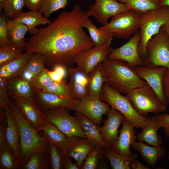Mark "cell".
<instances>
[{
  "label": "cell",
  "mask_w": 169,
  "mask_h": 169,
  "mask_svg": "<svg viewBox=\"0 0 169 169\" xmlns=\"http://www.w3.org/2000/svg\"><path fill=\"white\" fill-rule=\"evenodd\" d=\"M83 26L88 30L93 46L96 47L110 46L114 36L112 33L97 28L89 17L85 19Z\"/></svg>",
  "instance_id": "cell-30"
},
{
  "label": "cell",
  "mask_w": 169,
  "mask_h": 169,
  "mask_svg": "<svg viewBox=\"0 0 169 169\" xmlns=\"http://www.w3.org/2000/svg\"><path fill=\"white\" fill-rule=\"evenodd\" d=\"M7 104L13 113L18 125L20 134V160L23 165L34 153L40 151H48V141L25 119L13 100L11 101L9 99Z\"/></svg>",
  "instance_id": "cell-3"
},
{
  "label": "cell",
  "mask_w": 169,
  "mask_h": 169,
  "mask_svg": "<svg viewBox=\"0 0 169 169\" xmlns=\"http://www.w3.org/2000/svg\"><path fill=\"white\" fill-rule=\"evenodd\" d=\"M156 116L165 134L169 137V114L162 113Z\"/></svg>",
  "instance_id": "cell-46"
},
{
  "label": "cell",
  "mask_w": 169,
  "mask_h": 169,
  "mask_svg": "<svg viewBox=\"0 0 169 169\" xmlns=\"http://www.w3.org/2000/svg\"><path fill=\"white\" fill-rule=\"evenodd\" d=\"M116 141L111 146L114 151L120 155L128 156L132 154L130 147L136 139L134 126L125 118Z\"/></svg>",
  "instance_id": "cell-19"
},
{
  "label": "cell",
  "mask_w": 169,
  "mask_h": 169,
  "mask_svg": "<svg viewBox=\"0 0 169 169\" xmlns=\"http://www.w3.org/2000/svg\"><path fill=\"white\" fill-rule=\"evenodd\" d=\"M25 6L24 0H0V9L11 19H15L23 12Z\"/></svg>",
  "instance_id": "cell-35"
},
{
  "label": "cell",
  "mask_w": 169,
  "mask_h": 169,
  "mask_svg": "<svg viewBox=\"0 0 169 169\" xmlns=\"http://www.w3.org/2000/svg\"><path fill=\"white\" fill-rule=\"evenodd\" d=\"M140 40V32L137 31L122 46L116 48L110 47L107 58L125 61L134 68L144 66V61L140 57L138 51Z\"/></svg>",
  "instance_id": "cell-10"
},
{
  "label": "cell",
  "mask_w": 169,
  "mask_h": 169,
  "mask_svg": "<svg viewBox=\"0 0 169 169\" xmlns=\"http://www.w3.org/2000/svg\"><path fill=\"white\" fill-rule=\"evenodd\" d=\"M117 1H120L121 3H123L125 0H115Z\"/></svg>",
  "instance_id": "cell-54"
},
{
  "label": "cell",
  "mask_w": 169,
  "mask_h": 169,
  "mask_svg": "<svg viewBox=\"0 0 169 169\" xmlns=\"http://www.w3.org/2000/svg\"><path fill=\"white\" fill-rule=\"evenodd\" d=\"M68 0H42L40 10L46 19L54 12L64 8L68 4Z\"/></svg>",
  "instance_id": "cell-40"
},
{
  "label": "cell",
  "mask_w": 169,
  "mask_h": 169,
  "mask_svg": "<svg viewBox=\"0 0 169 169\" xmlns=\"http://www.w3.org/2000/svg\"><path fill=\"white\" fill-rule=\"evenodd\" d=\"M102 153L109 161L113 169H130L131 161L138 156L137 154L133 153L130 156H124L116 153L111 147L102 149Z\"/></svg>",
  "instance_id": "cell-33"
},
{
  "label": "cell",
  "mask_w": 169,
  "mask_h": 169,
  "mask_svg": "<svg viewBox=\"0 0 169 169\" xmlns=\"http://www.w3.org/2000/svg\"><path fill=\"white\" fill-rule=\"evenodd\" d=\"M40 131L43 132V136L47 141L55 145L64 157L67 156V136L66 135L46 120L39 129V131Z\"/></svg>",
  "instance_id": "cell-25"
},
{
  "label": "cell",
  "mask_w": 169,
  "mask_h": 169,
  "mask_svg": "<svg viewBox=\"0 0 169 169\" xmlns=\"http://www.w3.org/2000/svg\"><path fill=\"white\" fill-rule=\"evenodd\" d=\"M48 74L53 81L60 82L63 80L64 78L57 71L53 69L52 70H48Z\"/></svg>",
  "instance_id": "cell-50"
},
{
  "label": "cell",
  "mask_w": 169,
  "mask_h": 169,
  "mask_svg": "<svg viewBox=\"0 0 169 169\" xmlns=\"http://www.w3.org/2000/svg\"><path fill=\"white\" fill-rule=\"evenodd\" d=\"M111 108L108 104L100 99L88 96L79 100L74 110L87 117L100 127L103 115L107 114Z\"/></svg>",
  "instance_id": "cell-15"
},
{
  "label": "cell",
  "mask_w": 169,
  "mask_h": 169,
  "mask_svg": "<svg viewBox=\"0 0 169 169\" xmlns=\"http://www.w3.org/2000/svg\"><path fill=\"white\" fill-rule=\"evenodd\" d=\"M130 169H150L148 166H146L140 162L136 158L133 159L130 165Z\"/></svg>",
  "instance_id": "cell-51"
},
{
  "label": "cell",
  "mask_w": 169,
  "mask_h": 169,
  "mask_svg": "<svg viewBox=\"0 0 169 169\" xmlns=\"http://www.w3.org/2000/svg\"><path fill=\"white\" fill-rule=\"evenodd\" d=\"M69 110L60 107L45 110V120L55 125L67 137L77 136L85 137L79 120L70 115Z\"/></svg>",
  "instance_id": "cell-9"
},
{
  "label": "cell",
  "mask_w": 169,
  "mask_h": 169,
  "mask_svg": "<svg viewBox=\"0 0 169 169\" xmlns=\"http://www.w3.org/2000/svg\"><path fill=\"white\" fill-rule=\"evenodd\" d=\"M25 6L31 11H39L42 0H24Z\"/></svg>",
  "instance_id": "cell-48"
},
{
  "label": "cell",
  "mask_w": 169,
  "mask_h": 169,
  "mask_svg": "<svg viewBox=\"0 0 169 169\" xmlns=\"http://www.w3.org/2000/svg\"><path fill=\"white\" fill-rule=\"evenodd\" d=\"M121 93L105 82L100 99L120 112L135 127L143 129L149 123L151 117H145L138 114L127 96Z\"/></svg>",
  "instance_id": "cell-4"
},
{
  "label": "cell",
  "mask_w": 169,
  "mask_h": 169,
  "mask_svg": "<svg viewBox=\"0 0 169 169\" xmlns=\"http://www.w3.org/2000/svg\"><path fill=\"white\" fill-rule=\"evenodd\" d=\"M161 127L156 116L151 117L149 123L140 132L136 134V139L138 141L145 142L149 145L161 146L163 143L162 139L157 132Z\"/></svg>",
  "instance_id": "cell-27"
},
{
  "label": "cell",
  "mask_w": 169,
  "mask_h": 169,
  "mask_svg": "<svg viewBox=\"0 0 169 169\" xmlns=\"http://www.w3.org/2000/svg\"><path fill=\"white\" fill-rule=\"evenodd\" d=\"M71 157L67 156L64 157L62 163V169H79L80 167L77 163H73Z\"/></svg>",
  "instance_id": "cell-49"
},
{
  "label": "cell",
  "mask_w": 169,
  "mask_h": 169,
  "mask_svg": "<svg viewBox=\"0 0 169 169\" xmlns=\"http://www.w3.org/2000/svg\"><path fill=\"white\" fill-rule=\"evenodd\" d=\"M45 58L42 55L38 53H33L20 76L31 82L45 68Z\"/></svg>",
  "instance_id": "cell-34"
},
{
  "label": "cell",
  "mask_w": 169,
  "mask_h": 169,
  "mask_svg": "<svg viewBox=\"0 0 169 169\" xmlns=\"http://www.w3.org/2000/svg\"><path fill=\"white\" fill-rule=\"evenodd\" d=\"M160 7L164 6L169 7V0H159Z\"/></svg>",
  "instance_id": "cell-52"
},
{
  "label": "cell",
  "mask_w": 169,
  "mask_h": 169,
  "mask_svg": "<svg viewBox=\"0 0 169 169\" xmlns=\"http://www.w3.org/2000/svg\"><path fill=\"white\" fill-rule=\"evenodd\" d=\"M123 3L130 9L140 13L156 10L160 8L159 0H125Z\"/></svg>",
  "instance_id": "cell-36"
},
{
  "label": "cell",
  "mask_w": 169,
  "mask_h": 169,
  "mask_svg": "<svg viewBox=\"0 0 169 169\" xmlns=\"http://www.w3.org/2000/svg\"><path fill=\"white\" fill-rule=\"evenodd\" d=\"M107 115V118L100 127V131L104 140L111 146L117 139L118 128L125 118L119 111L111 108Z\"/></svg>",
  "instance_id": "cell-20"
},
{
  "label": "cell",
  "mask_w": 169,
  "mask_h": 169,
  "mask_svg": "<svg viewBox=\"0 0 169 169\" xmlns=\"http://www.w3.org/2000/svg\"><path fill=\"white\" fill-rule=\"evenodd\" d=\"M42 14L40 11L23 12L14 19L26 25L28 27V31L30 33L33 34L38 29L36 28L37 26L49 24L51 22L48 19L45 18Z\"/></svg>",
  "instance_id": "cell-32"
},
{
  "label": "cell",
  "mask_w": 169,
  "mask_h": 169,
  "mask_svg": "<svg viewBox=\"0 0 169 169\" xmlns=\"http://www.w3.org/2000/svg\"><path fill=\"white\" fill-rule=\"evenodd\" d=\"M137 74L146 81L156 94L160 101L167 106L168 103L163 91L162 80L166 68L161 66L148 67L145 66L134 68Z\"/></svg>",
  "instance_id": "cell-14"
},
{
  "label": "cell",
  "mask_w": 169,
  "mask_h": 169,
  "mask_svg": "<svg viewBox=\"0 0 169 169\" xmlns=\"http://www.w3.org/2000/svg\"><path fill=\"white\" fill-rule=\"evenodd\" d=\"M74 114L79 120L85 137L96 147L102 149L111 147L102 138L100 132V127L80 113L75 111Z\"/></svg>",
  "instance_id": "cell-23"
},
{
  "label": "cell",
  "mask_w": 169,
  "mask_h": 169,
  "mask_svg": "<svg viewBox=\"0 0 169 169\" xmlns=\"http://www.w3.org/2000/svg\"><path fill=\"white\" fill-rule=\"evenodd\" d=\"M7 87L10 97L16 95L34 99V91L31 82L21 76L7 80Z\"/></svg>",
  "instance_id": "cell-29"
},
{
  "label": "cell",
  "mask_w": 169,
  "mask_h": 169,
  "mask_svg": "<svg viewBox=\"0 0 169 169\" xmlns=\"http://www.w3.org/2000/svg\"><path fill=\"white\" fill-rule=\"evenodd\" d=\"M47 151L49 165L51 169H62L64 156L53 144L48 142Z\"/></svg>",
  "instance_id": "cell-39"
},
{
  "label": "cell",
  "mask_w": 169,
  "mask_h": 169,
  "mask_svg": "<svg viewBox=\"0 0 169 169\" xmlns=\"http://www.w3.org/2000/svg\"><path fill=\"white\" fill-rule=\"evenodd\" d=\"M169 20V7L164 6L157 10L141 13L140 40L138 51L144 61L147 55L146 45L148 41L158 33Z\"/></svg>",
  "instance_id": "cell-5"
},
{
  "label": "cell",
  "mask_w": 169,
  "mask_h": 169,
  "mask_svg": "<svg viewBox=\"0 0 169 169\" xmlns=\"http://www.w3.org/2000/svg\"><path fill=\"white\" fill-rule=\"evenodd\" d=\"M106 82L113 88L127 95L132 90L147 84L126 62L107 58L101 63Z\"/></svg>",
  "instance_id": "cell-2"
},
{
  "label": "cell",
  "mask_w": 169,
  "mask_h": 169,
  "mask_svg": "<svg viewBox=\"0 0 169 169\" xmlns=\"http://www.w3.org/2000/svg\"><path fill=\"white\" fill-rule=\"evenodd\" d=\"M49 168L48 153L46 151H40L34 153L22 166L23 169Z\"/></svg>",
  "instance_id": "cell-37"
},
{
  "label": "cell",
  "mask_w": 169,
  "mask_h": 169,
  "mask_svg": "<svg viewBox=\"0 0 169 169\" xmlns=\"http://www.w3.org/2000/svg\"><path fill=\"white\" fill-rule=\"evenodd\" d=\"M88 17L87 11L75 4L72 10L61 13L47 27L38 29L26 39L24 50L40 54L45 64L52 68L57 65L67 69L73 67L75 56L93 46L83 29Z\"/></svg>",
  "instance_id": "cell-1"
},
{
  "label": "cell",
  "mask_w": 169,
  "mask_h": 169,
  "mask_svg": "<svg viewBox=\"0 0 169 169\" xmlns=\"http://www.w3.org/2000/svg\"><path fill=\"white\" fill-rule=\"evenodd\" d=\"M162 27L169 38V20L162 26Z\"/></svg>",
  "instance_id": "cell-53"
},
{
  "label": "cell",
  "mask_w": 169,
  "mask_h": 169,
  "mask_svg": "<svg viewBox=\"0 0 169 169\" xmlns=\"http://www.w3.org/2000/svg\"><path fill=\"white\" fill-rule=\"evenodd\" d=\"M34 100L43 112L57 108L74 110L80 99L62 97L55 95L38 91H34Z\"/></svg>",
  "instance_id": "cell-16"
},
{
  "label": "cell",
  "mask_w": 169,
  "mask_h": 169,
  "mask_svg": "<svg viewBox=\"0 0 169 169\" xmlns=\"http://www.w3.org/2000/svg\"><path fill=\"white\" fill-rule=\"evenodd\" d=\"M126 95L136 111L142 116L149 113L160 114L167 108L147 83L132 90Z\"/></svg>",
  "instance_id": "cell-6"
},
{
  "label": "cell",
  "mask_w": 169,
  "mask_h": 169,
  "mask_svg": "<svg viewBox=\"0 0 169 169\" xmlns=\"http://www.w3.org/2000/svg\"><path fill=\"white\" fill-rule=\"evenodd\" d=\"M167 158L169 159V151L168 153V156H167Z\"/></svg>",
  "instance_id": "cell-55"
},
{
  "label": "cell",
  "mask_w": 169,
  "mask_h": 169,
  "mask_svg": "<svg viewBox=\"0 0 169 169\" xmlns=\"http://www.w3.org/2000/svg\"><path fill=\"white\" fill-rule=\"evenodd\" d=\"M131 147L138 151L146 162L150 166H154L157 161L166 156V151L163 147L146 145L144 142L136 141Z\"/></svg>",
  "instance_id": "cell-26"
},
{
  "label": "cell",
  "mask_w": 169,
  "mask_h": 169,
  "mask_svg": "<svg viewBox=\"0 0 169 169\" xmlns=\"http://www.w3.org/2000/svg\"><path fill=\"white\" fill-rule=\"evenodd\" d=\"M23 50L10 45L0 48V66L21 55Z\"/></svg>",
  "instance_id": "cell-43"
},
{
  "label": "cell",
  "mask_w": 169,
  "mask_h": 169,
  "mask_svg": "<svg viewBox=\"0 0 169 169\" xmlns=\"http://www.w3.org/2000/svg\"><path fill=\"white\" fill-rule=\"evenodd\" d=\"M40 91L52 93L62 97L73 98L69 87L64 80L60 82L53 81Z\"/></svg>",
  "instance_id": "cell-38"
},
{
  "label": "cell",
  "mask_w": 169,
  "mask_h": 169,
  "mask_svg": "<svg viewBox=\"0 0 169 169\" xmlns=\"http://www.w3.org/2000/svg\"><path fill=\"white\" fill-rule=\"evenodd\" d=\"M141 13L130 9L111 17L110 22L100 29L119 38L130 39L140 28Z\"/></svg>",
  "instance_id": "cell-7"
},
{
  "label": "cell",
  "mask_w": 169,
  "mask_h": 169,
  "mask_svg": "<svg viewBox=\"0 0 169 169\" xmlns=\"http://www.w3.org/2000/svg\"><path fill=\"white\" fill-rule=\"evenodd\" d=\"M109 46L91 47L78 53L74 58L77 67L86 75L99 64L107 58L109 53Z\"/></svg>",
  "instance_id": "cell-12"
},
{
  "label": "cell",
  "mask_w": 169,
  "mask_h": 169,
  "mask_svg": "<svg viewBox=\"0 0 169 169\" xmlns=\"http://www.w3.org/2000/svg\"><path fill=\"white\" fill-rule=\"evenodd\" d=\"M8 18L4 13L0 16V48L10 45L8 37Z\"/></svg>",
  "instance_id": "cell-44"
},
{
  "label": "cell",
  "mask_w": 169,
  "mask_h": 169,
  "mask_svg": "<svg viewBox=\"0 0 169 169\" xmlns=\"http://www.w3.org/2000/svg\"><path fill=\"white\" fill-rule=\"evenodd\" d=\"M7 119L0 124V169H22L20 159L16 157L7 142L5 136Z\"/></svg>",
  "instance_id": "cell-18"
},
{
  "label": "cell",
  "mask_w": 169,
  "mask_h": 169,
  "mask_svg": "<svg viewBox=\"0 0 169 169\" xmlns=\"http://www.w3.org/2000/svg\"><path fill=\"white\" fill-rule=\"evenodd\" d=\"M33 53L26 51L0 66V77L6 80L19 76Z\"/></svg>",
  "instance_id": "cell-24"
},
{
  "label": "cell",
  "mask_w": 169,
  "mask_h": 169,
  "mask_svg": "<svg viewBox=\"0 0 169 169\" xmlns=\"http://www.w3.org/2000/svg\"><path fill=\"white\" fill-rule=\"evenodd\" d=\"M48 70L45 68L31 81L34 91H41L53 81L48 74Z\"/></svg>",
  "instance_id": "cell-41"
},
{
  "label": "cell",
  "mask_w": 169,
  "mask_h": 169,
  "mask_svg": "<svg viewBox=\"0 0 169 169\" xmlns=\"http://www.w3.org/2000/svg\"><path fill=\"white\" fill-rule=\"evenodd\" d=\"M95 1V3L91 5L87 11V14L89 17L93 16L102 26L108 23V20L110 18L130 10L125 4L115 0Z\"/></svg>",
  "instance_id": "cell-13"
},
{
  "label": "cell",
  "mask_w": 169,
  "mask_h": 169,
  "mask_svg": "<svg viewBox=\"0 0 169 169\" xmlns=\"http://www.w3.org/2000/svg\"><path fill=\"white\" fill-rule=\"evenodd\" d=\"M8 28L10 45L17 49L24 50L26 40L25 36L28 31V27L17 20L8 19Z\"/></svg>",
  "instance_id": "cell-28"
},
{
  "label": "cell",
  "mask_w": 169,
  "mask_h": 169,
  "mask_svg": "<svg viewBox=\"0 0 169 169\" xmlns=\"http://www.w3.org/2000/svg\"><path fill=\"white\" fill-rule=\"evenodd\" d=\"M7 80L0 77V109L3 110L9 99L7 94Z\"/></svg>",
  "instance_id": "cell-45"
},
{
  "label": "cell",
  "mask_w": 169,
  "mask_h": 169,
  "mask_svg": "<svg viewBox=\"0 0 169 169\" xmlns=\"http://www.w3.org/2000/svg\"><path fill=\"white\" fill-rule=\"evenodd\" d=\"M89 92L88 97L100 99L105 78L101 63L97 65L88 75Z\"/></svg>",
  "instance_id": "cell-31"
},
{
  "label": "cell",
  "mask_w": 169,
  "mask_h": 169,
  "mask_svg": "<svg viewBox=\"0 0 169 169\" xmlns=\"http://www.w3.org/2000/svg\"><path fill=\"white\" fill-rule=\"evenodd\" d=\"M146 49L144 66H161L169 69V38L162 27L148 41Z\"/></svg>",
  "instance_id": "cell-8"
},
{
  "label": "cell",
  "mask_w": 169,
  "mask_h": 169,
  "mask_svg": "<svg viewBox=\"0 0 169 169\" xmlns=\"http://www.w3.org/2000/svg\"><path fill=\"white\" fill-rule=\"evenodd\" d=\"M10 97L25 119L39 131L46 120L44 113L39 109L34 99L16 95Z\"/></svg>",
  "instance_id": "cell-11"
},
{
  "label": "cell",
  "mask_w": 169,
  "mask_h": 169,
  "mask_svg": "<svg viewBox=\"0 0 169 169\" xmlns=\"http://www.w3.org/2000/svg\"><path fill=\"white\" fill-rule=\"evenodd\" d=\"M4 110L7 120L5 129L6 139L14 155L20 159V134L18 123L13 113L7 103L5 105Z\"/></svg>",
  "instance_id": "cell-21"
},
{
  "label": "cell",
  "mask_w": 169,
  "mask_h": 169,
  "mask_svg": "<svg viewBox=\"0 0 169 169\" xmlns=\"http://www.w3.org/2000/svg\"><path fill=\"white\" fill-rule=\"evenodd\" d=\"M102 149L95 147L86 157L80 166V169H97L100 155H103Z\"/></svg>",
  "instance_id": "cell-42"
},
{
  "label": "cell",
  "mask_w": 169,
  "mask_h": 169,
  "mask_svg": "<svg viewBox=\"0 0 169 169\" xmlns=\"http://www.w3.org/2000/svg\"><path fill=\"white\" fill-rule=\"evenodd\" d=\"M70 76L68 84L73 98L81 99L88 96V75L81 71L77 67L67 69Z\"/></svg>",
  "instance_id": "cell-22"
},
{
  "label": "cell",
  "mask_w": 169,
  "mask_h": 169,
  "mask_svg": "<svg viewBox=\"0 0 169 169\" xmlns=\"http://www.w3.org/2000/svg\"><path fill=\"white\" fill-rule=\"evenodd\" d=\"M162 85L163 93L169 104V69H166L164 74Z\"/></svg>",
  "instance_id": "cell-47"
},
{
  "label": "cell",
  "mask_w": 169,
  "mask_h": 169,
  "mask_svg": "<svg viewBox=\"0 0 169 169\" xmlns=\"http://www.w3.org/2000/svg\"><path fill=\"white\" fill-rule=\"evenodd\" d=\"M96 147L85 137H67V156L73 158L80 167L88 154Z\"/></svg>",
  "instance_id": "cell-17"
}]
</instances>
